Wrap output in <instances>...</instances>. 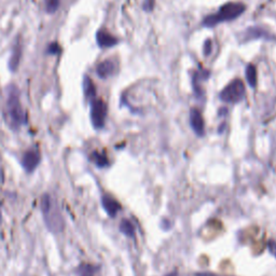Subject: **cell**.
<instances>
[{"label": "cell", "mask_w": 276, "mask_h": 276, "mask_svg": "<svg viewBox=\"0 0 276 276\" xmlns=\"http://www.w3.org/2000/svg\"><path fill=\"white\" fill-rule=\"evenodd\" d=\"M40 159L41 155L40 152L36 149H31L24 153L23 159H22V164L25 171L27 173H32L34 172L38 164L40 163Z\"/></svg>", "instance_id": "cell-6"}, {"label": "cell", "mask_w": 276, "mask_h": 276, "mask_svg": "<svg viewBox=\"0 0 276 276\" xmlns=\"http://www.w3.org/2000/svg\"><path fill=\"white\" fill-rule=\"evenodd\" d=\"M245 11V6L239 3H229L222 6L215 14L207 16L203 21V25L206 27H214L219 23L228 22L237 19Z\"/></svg>", "instance_id": "cell-2"}, {"label": "cell", "mask_w": 276, "mask_h": 276, "mask_svg": "<svg viewBox=\"0 0 276 276\" xmlns=\"http://www.w3.org/2000/svg\"><path fill=\"white\" fill-rule=\"evenodd\" d=\"M195 276H218L216 274H211V273H197Z\"/></svg>", "instance_id": "cell-21"}, {"label": "cell", "mask_w": 276, "mask_h": 276, "mask_svg": "<svg viewBox=\"0 0 276 276\" xmlns=\"http://www.w3.org/2000/svg\"><path fill=\"white\" fill-rule=\"evenodd\" d=\"M267 248L270 250V252L273 254V256L276 258V242L275 240H270L267 244Z\"/></svg>", "instance_id": "cell-19"}, {"label": "cell", "mask_w": 276, "mask_h": 276, "mask_svg": "<svg viewBox=\"0 0 276 276\" xmlns=\"http://www.w3.org/2000/svg\"><path fill=\"white\" fill-rule=\"evenodd\" d=\"M246 39H257V38H266V39H271L270 34H267L264 30H261V28L257 27H252L250 30L246 32Z\"/></svg>", "instance_id": "cell-13"}, {"label": "cell", "mask_w": 276, "mask_h": 276, "mask_svg": "<svg viewBox=\"0 0 276 276\" xmlns=\"http://www.w3.org/2000/svg\"><path fill=\"white\" fill-rule=\"evenodd\" d=\"M102 205L104 209L106 210V213L112 218L116 217L120 209H121V204L110 194H104L102 196Z\"/></svg>", "instance_id": "cell-8"}, {"label": "cell", "mask_w": 276, "mask_h": 276, "mask_svg": "<svg viewBox=\"0 0 276 276\" xmlns=\"http://www.w3.org/2000/svg\"><path fill=\"white\" fill-rule=\"evenodd\" d=\"M107 117V105L103 100L94 98L91 102V120L95 129H102L106 122Z\"/></svg>", "instance_id": "cell-5"}, {"label": "cell", "mask_w": 276, "mask_h": 276, "mask_svg": "<svg viewBox=\"0 0 276 276\" xmlns=\"http://www.w3.org/2000/svg\"><path fill=\"white\" fill-rule=\"evenodd\" d=\"M211 52V44H210V41L207 40L206 42H205V45H204V54L205 55H209Z\"/></svg>", "instance_id": "cell-20"}, {"label": "cell", "mask_w": 276, "mask_h": 276, "mask_svg": "<svg viewBox=\"0 0 276 276\" xmlns=\"http://www.w3.org/2000/svg\"><path fill=\"white\" fill-rule=\"evenodd\" d=\"M7 110L10 120V125L13 129H19L26 122L25 113L20 101L19 90L16 86L8 88V98H7Z\"/></svg>", "instance_id": "cell-3"}, {"label": "cell", "mask_w": 276, "mask_h": 276, "mask_svg": "<svg viewBox=\"0 0 276 276\" xmlns=\"http://www.w3.org/2000/svg\"><path fill=\"white\" fill-rule=\"evenodd\" d=\"M83 89H84V95H86L88 100H90L91 102L93 101L96 96V89L93 81H92L89 77L84 78Z\"/></svg>", "instance_id": "cell-11"}, {"label": "cell", "mask_w": 276, "mask_h": 276, "mask_svg": "<svg viewBox=\"0 0 276 276\" xmlns=\"http://www.w3.org/2000/svg\"><path fill=\"white\" fill-rule=\"evenodd\" d=\"M190 124L194 133L197 136H204L205 134V124L202 113L199 109L192 108L190 110Z\"/></svg>", "instance_id": "cell-7"}, {"label": "cell", "mask_w": 276, "mask_h": 276, "mask_svg": "<svg viewBox=\"0 0 276 276\" xmlns=\"http://www.w3.org/2000/svg\"><path fill=\"white\" fill-rule=\"evenodd\" d=\"M166 276H177V273L174 272V273H171V274H168V275H166Z\"/></svg>", "instance_id": "cell-22"}, {"label": "cell", "mask_w": 276, "mask_h": 276, "mask_svg": "<svg viewBox=\"0 0 276 276\" xmlns=\"http://www.w3.org/2000/svg\"><path fill=\"white\" fill-rule=\"evenodd\" d=\"M20 55H21V49H20V46H17V48L14 49L13 56H12L11 62H10V67L12 70H16V68L19 66Z\"/></svg>", "instance_id": "cell-17"}, {"label": "cell", "mask_w": 276, "mask_h": 276, "mask_svg": "<svg viewBox=\"0 0 276 276\" xmlns=\"http://www.w3.org/2000/svg\"><path fill=\"white\" fill-rule=\"evenodd\" d=\"M0 222H2V209H0Z\"/></svg>", "instance_id": "cell-23"}, {"label": "cell", "mask_w": 276, "mask_h": 276, "mask_svg": "<svg viewBox=\"0 0 276 276\" xmlns=\"http://www.w3.org/2000/svg\"><path fill=\"white\" fill-rule=\"evenodd\" d=\"M96 39H97V44L100 47L102 48H110V47H113L117 45V38H115L112 36V35H110L109 33L105 32V31H100L97 33V36H96Z\"/></svg>", "instance_id": "cell-10"}, {"label": "cell", "mask_w": 276, "mask_h": 276, "mask_svg": "<svg viewBox=\"0 0 276 276\" xmlns=\"http://www.w3.org/2000/svg\"><path fill=\"white\" fill-rule=\"evenodd\" d=\"M92 161H93L98 167H106L109 164L108 158L106 157V154L98 151H95L92 154Z\"/></svg>", "instance_id": "cell-16"}, {"label": "cell", "mask_w": 276, "mask_h": 276, "mask_svg": "<svg viewBox=\"0 0 276 276\" xmlns=\"http://www.w3.org/2000/svg\"><path fill=\"white\" fill-rule=\"evenodd\" d=\"M120 231H121L124 235L134 238L135 237V226L132 223L129 219H123V220L120 222Z\"/></svg>", "instance_id": "cell-12"}, {"label": "cell", "mask_w": 276, "mask_h": 276, "mask_svg": "<svg viewBox=\"0 0 276 276\" xmlns=\"http://www.w3.org/2000/svg\"><path fill=\"white\" fill-rule=\"evenodd\" d=\"M41 209L44 215L45 222L49 230L58 233L64 229V218L61 209L52 197L49 194H45L41 199Z\"/></svg>", "instance_id": "cell-1"}, {"label": "cell", "mask_w": 276, "mask_h": 276, "mask_svg": "<svg viewBox=\"0 0 276 276\" xmlns=\"http://www.w3.org/2000/svg\"><path fill=\"white\" fill-rule=\"evenodd\" d=\"M96 272H97V266L93 264H89V263L81 264L77 270L78 276H95Z\"/></svg>", "instance_id": "cell-14"}, {"label": "cell", "mask_w": 276, "mask_h": 276, "mask_svg": "<svg viewBox=\"0 0 276 276\" xmlns=\"http://www.w3.org/2000/svg\"><path fill=\"white\" fill-rule=\"evenodd\" d=\"M60 6V0H47V10L48 12H55Z\"/></svg>", "instance_id": "cell-18"}, {"label": "cell", "mask_w": 276, "mask_h": 276, "mask_svg": "<svg viewBox=\"0 0 276 276\" xmlns=\"http://www.w3.org/2000/svg\"><path fill=\"white\" fill-rule=\"evenodd\" d=\"M246 94L244 82L240 79H235L230 82L220 93V100L224 103L236 104L244 100Z\"/></svg>", "instance_id": "cell-4"}, {"label": "cell", "mask_w": 276, "mask_h": 276, "mask_svg": "<svg viewBox=\"0 0 276 276\" xmlns=\"http://www.w3.org/2000/svg\"><path fill=\"white\" fill-rule=\"evenodd\" d=\"M97 75L101 78H107L116 72V63L112 60H106L97 66Z\"/></svg>", "instance_id": "cell-9"}, {"label": "cell", "mask_w": 276, "mask_h": 276, "mask_svg": "<svg viewBox=\"0 0 276 276\" xmlns=\"http://www.w3.org/2000/svg\"><path fill=\"white\" fill-rule=\"evenodd\" d=\"M246 79L251 88L257 86V69L252 64H249L246 68Z\"/></svg>", "instance_id": "cell-15"}]
</instances>
